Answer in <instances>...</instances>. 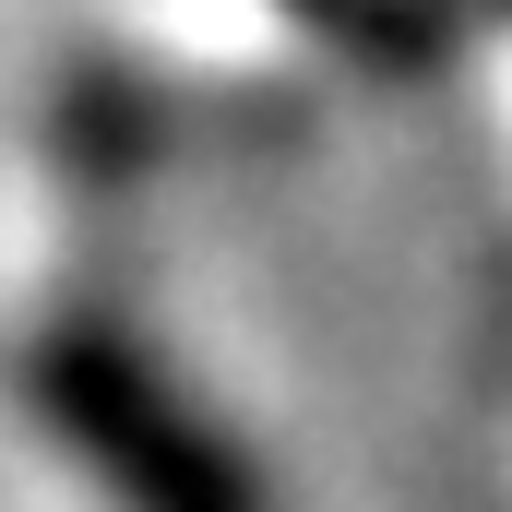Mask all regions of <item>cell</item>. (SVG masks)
Segmentation results:
<instances>
[{"label":"cell","mask_w":512,"mask_h":512,"mask_svg":"<svg viewBox=\"0 0 512 512\" xmlns=\"http://www.w3.org/2000/svg\"><path fill=\"white\" fill-rule=\"evenodd\" d=\"M36 405L84 441V465H96L131 512H262V489L191 429V405L155 382L143 358L96 346V334H72V346L36 358Z\"/></svg>","instance_id":"obj_1"}]
</instances>
